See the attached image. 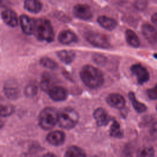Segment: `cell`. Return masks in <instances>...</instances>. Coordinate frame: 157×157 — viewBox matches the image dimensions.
<instances>
[{"label": "cell", "instance_id": "83f0119b", "mask_svg": "<svg viewBox=\"0 0 157 157\" xmlns=\"http://www.w3.org/2000/svg\"><path fill=\"white\" fill-rule=\"evenodd\" d=\"M155 150L151 147H144L138 150L137 157H154Z\"/></svg>", "mask_w": 157, "mask_h": 157}, {"label": "cell", "instance_id": "9a60e30c", "mask_svg": "<svg viewBox=\"0 0 157 157\" xmlns=\"http://www.w3.org/2000/svg\"><path fill=\"white\" fill-rule=\"evenodd\" d=\"M93 117L96 124L99 126L107 125L110 120L107 112L104 109L101 107H99L94 110L93 113Z\"/></svg>", "mask_w": 157, "mask_h": 157}, {"label": "cell", "instance_id": "7a4b0ae2", "mask_svg": "<svg viewBox=\"0 0 157 157\" xmlns=\"http://www.w3.org/2000/svg\"><path fill=\"white\" fill-rule=\"evenodd\" d=\"M33 34L41 41L51 42L54 40L55 34L51 22L45 18L35 20V26Z\"/></svg>", "mask_w": 157, "mask_h": 157}, {"label": "cell", "instance_id": "9c48e42d", "mask_svg": "<svg viewBox=\"0 0 157 157\" xmlns=\"http://www.w3.org/2000/svg\"><path fill=\"white\" fill-rule=\"evenodd\" d=\"M19 21L23 32L26 35H31L34 33L35 20L26 15H21L19 18Z\"/></svg>", "mask_w": 157, "mask_h": 157}, {"label": "cell", "instance_id": "52a82bcc", "mask_svg": "<svg viewBox=\"0 0 157 157\" xmlns=\"http://www.w3.org/2000/svg\"><path fill=\"white\" fill-rule=\"evenodd\" d=\"M74 15L78 19L88 20L93 17L91 7L85 4H77L73 8Z\"/></svg>", "mask_w": 157, "mask_h": 157}, {"label": "cell", "instance_id": "e0dca14e", "mask_svg": "<svg viewBox=\"0 0 157 157\" xmlns=\"http://www.w3.org/2000/svg\"><path fill=\"white\" fill-rule=\"evenodd\" d=\"M15 112L13 105L3 98H0V117H9Z\"/></svg>", "mask_w": 157, "mask_h": 157}, {"label": "cell", "instance_id": "74e56055", "mask_svg": "<svg viewBox=\"0 0 157 157\" xmlns=\"http://www.w3.org/2000/svg\"><path fill=\"white\" fill-rule=\"evenodd\" d=\"M156 112H157V107H156Z\"/></svg>", "mask_w": 157, "mask_h": 157}, {"label": "cell", "instance_id": "836d02e7", "mask_svg": "<svg viewBox=\"0 0 157 157\" xmlns=\"http://www.w3.org/2000/svg\"><path fill=\"white\" fill-rule=\"evenodd\" d=\"M40 157H58V156L52 153H47L44 154L43 155H42Z\"/></svg>", "mask_w": 157, "mask_h": 157}, {"label": "cell", "instance_id": "f546056e", "mask_svg": "<svg viewBox=\"0 0 157 157\" xmlns=\"http://www.w3.org/2000/svg\"><path fill=\"white\" fill-rule=\"evenodd\" d=\"M147 94L150 99H157V84L154 87L148 89L147 90Z\"/></svg>", "mask_w": 157, "mask_h": 157}, {"label": "cell", "instance_id": "5b68a950", "mask_svg": "<svg viewBox=\"0 0 157 157\" xmlns=\"http://www.w3.org/2000/svg\"><path fill=\"white\" fill-rule=\"evenodd\" d=\"M84 37L86 41L91 45L101 48H109L110 47V44L107 36L97 31H86Z\"/></svg>", "mask_w": 157, "mask_h": 157}, {"label": "cell", "instance_id": "ba28073f", "mask_svg": "<svg viewBox=\"0 0 157 157\" xmlns=\"http://www.w3.org/2000/svg\"><path fill=\"white\" fill-rule=\"evenodd\" d=\"M131 71L136 76L139 84L147 82L150 78V74L147 69L140 64H134L131 66Z\"/></svg>", "mask_w": 157, "mask_h": 157}, {"label": "cell", "instance_id": "8d00e7d4", "mask_svg": "<svg viewBox=\"0 0 157 157\" xmlns=\"http://www.w3.org/2000/svg\"><path fill=\"white\" fill-rule=\"evenodd\" d=\"M125 157H132L131 155H126Z\"/></svg>", "mask_w": 157, "mask_h": 157}, {"label": "cell", "instance_id": "7402d4cb", "mask_svg": "<svg viewBox=\"0 0 157 157\" xmlns=\"http://www.w3.org/2000/svg\"><path fill=\"white\" fill-rule=\"evenodd\" d=\"M64 157H86V153L81 148L72 145L66 151Z\"/></svg>", "mask_w": 157, "mask_h": 157}, {"label": "cell", "instance_id": "30bf717a", "mask_svg": "<svg viewBox=\"0 0 157 157\" xmlns=\"http://www.w3.org/2000/svg\"><path fill=\"white\" fill-rule=\"evenodd\" d=\"M142 33L148 43L155 44L157 42V31L149 23H144L142 26Z\"/></svg>", "mask_w": 157, "mask_h": 157}, {"label": "cell", "instance_id": "4fadbf2b", "mask_svg": "<svg viewBox=\"0 0 157 157\" xmlns=\"http://www.w3.org/2000/svg\"><path fill=\"white\" fill-rule=\"evenodd\" d=\"M46 139L50 144L53 146H60L65 141V134L61 131H52L47 134Z\"/></svg>", "mask_w": 157, "mask_h": 157}, {"label": "cell", "instance_id": "277c9868", "mask_svg": "<svg viewBox=\"0 0 157 157\" xmlns=\"http://www.w3.org/2000/svg\"><path fill=\"white\" fill-rule=\"evenodd\" d=\"M58 112L53 107L44 108L39 115V124L44 130L53 129L58 123Z\"/></svg>", "mask_w": 157, "mask_h": 157}, {"label": "cell", "instance_id": "e575fe53", "mask_svg": "<svg viewBox=\"0 0 157 157\" xmlns=\"http://www.w3.org/2000/svg\"><path fill=\"white\" fill-rule=\"evenodd\" d=\"M4 126V121H2V120L0 118V129H1Z\"/></svg>", "mask_w": 157, "mask_h": 157}, {"label": "cell", "instance_id": "f1b7e54d", "mask_svg": "<svg viewBox=\"0 0 157 157\" xmlns=\"http://www.w3.org/2000/svg\"><path fill=\"white\" fill-rule=\"evenodd\" d=\"M93 59L94 62L95 63H96L97 64L100 65V66H103L105 64L107 58L104 55H103L102 54L95 53L93 56Z\"/></svg>", "mask_w": 157, "mask_h": 157}, {"label": "cell", "instance_id": "d4e9b609", "mask_svg": "<svg viewBox=\"0 0 157 157\" xmlns=\"http://www.w3.org/2000/svg\"><path fill=\"white\" fill-rule=\"evenodd\" d=\"M110 135L115 138H121L123 136V131L120 126V124L116 120L113 121V123L110 128Z\"/></svg>", "mask_w": 157, "mask_h": 157}, {"label": "cell", "instance_id": "8fae6325", "mask_svg": "<svg viewBox=\"0 0 157 157\" xmlns=\"http://www.w3.org/2000/svg\"><path fill=\"white\" fill-rule=\"evenodd\" d=\"M1 18L3 21L9 26L12 28L16 27L18 24V18L16 13L11 9H7L2 11Z\"/></svg>", "mask_w": 157, "mask_h": 157}, {"label": "cell", "instance_id": "44dd1931", "mask_svg": "<svg viewBox=\"0 0 157 157\" xmlns=\"http://www.w3.org/2000/svg\"><path fill=\"white\" fill-rule=\"evenodd\" d=\"M125 37L127 43L131 47L137 48L140 45V40L134 31L127 29L125 33Z\"/></svg>", "mask_w": 157, "mask_h": 157}, {"label": "cell", "instance_id": "d590c367", "mask_svg": "<svg viewBox=\"0 0 157 157\" xmlns=\"http://www.w3.org/2000/svg\"><path fill=\"white\" fill-rule=\"evenodd\" d=\"M153 56H154V57H155V58H156L157 59V53L154 54V55H153Z\"/></svg>", "mask_w": 157, "mask_h": 157}, {"label": "cell", "instance_id": "d6a6232c", "mask_svg": "<svg viewBox=\"0 0 157 157\" xmlns=\"http://www.w3.org/2000/svg\"><path fill=\"white\" fill-rule=\"evenodd\" d=\"M151 20L153 22V23L157 26V12L152 15L151 17Z\"/></svg>", "mask_w": 157, "mask_h": 157}, {"label": "cell", "instance_id": "603a6c76", "mask_svg": "<svg viewBox=\"0 0 157 157\" xmlns=\"http://www.w3.org/2000/svg\"><path fill=\"white\" fill-rule=\"evenodd\" d=\"M53 86V82L50 74L47 72L44 73L40 83V88L41 90L48 92Z\"/></svg>", "mask_w": 157, "mask_h": 157}, {"label": "cell", "instance_id": "484cf974", "mask_svg": "<svg viewBox=\"0 0 157 157\" xmlns=\"http://www.w3.org/2000/svg\"><path fill=\"white\" fill-rule=\"evenodd\" d=\"M40 64L48 69H56L58 67V64L52 58L44 56L40 58L39 61Z\"/></svg>", "mask_w": 157, "mask_h": 157}, {"label": "cell", "instance_id": "6da1fadb", "mask_svg": "<svg viewBox=\"0 0 157 157\" xmlns=\"http://www.w3.org/2000/svg\"><path fill=\"white\" fill-rule=\"evenodd\" d=\"M80 77L83 83L90 88H99L104 82V75L101 71L89 64L82 67L80 72Z\"/></svg>", "mask_w": 157, "mask_h": 157}, {"label": "cell", "instance_id": "3957f363", "mask_svg": "<svg viewBox=\"0 0 157 157\" xmlns=\"http://www.w3.org/2000/svg\"><path fill=\"white\" fill-rule=\"evenodd\" d=\"M78 120V113L71 107H65L58 112V123L63 129H71L74 128Z\"/></svg>", "mask_w": 157, "mask_h": 157}, {"label": "cell", "instance_id": "ffe728a7", "mask_svg": "<svg viewBox=\"0 0 157 157\" xmlns=\"http://www.w3.org/2000/svg\"><path fill=\"white\" fill-rule=\"evenodd\" d=\"M58 58L64 63L71 64L75 58V53L71 50H61L56 52Z\"/></svg>", "mask_w": 157, "mask_h": 157}, {"label": "cell", "instance_id": "ac0fdd59", "mask_svg": "<svg viewBox=\"0 0 157 157\" xmlns=\"http://www.w3.org/2000/svg\"><path fill=\"white\" fill-rule=\"evenodd\" d=\"M97 21L100 26L109 31L113 30L117 26V22L115 19L105 15L99 16Z\"/></svg>", "mask_w": 157, "mask_h": 157}, {"label": "cell", "instance_id": "cb8c5ba5", "mask_svg": "<svg viewBox=\"0 0 157 157\" xmlns=\"http://www.w3.org/2000/svg\"><path fill=\"white\" fill-rule=\"evenodd\" d=\"M128 96L129 99L131 100L132 107H134L136 112H137L138 113H143L147 110V106L144 104L139 102L137 99L133 92L129 93Z\"/></svg>", "mask_w": 157, "mask_h": 157}, {"label": "cell", "instance_id": "5bb4252c", "mask_svg": "<svg viewBox=\"0 0 157 157\" xmlns=\"http://www.w3.org/2000/svg\"><path fill=\"white\" fill-rule=\"evenodd\" d=\"M107 104L112 107L121 109L123 108L126 104L124 97L118 93H111L106 98Z\"/></svg>", "mask_w": 157, "mask_h": 157}, {"label": "cell", "instance_id": "4316f807", "mask_svg": "<svg viewBox=\"0 0 157 157\" xmlns=\"http://www.w3.org/2000/svg\"><path fill=\"white\" fill-rule=\"evenodd\" d=\"M38 92V86L34 83L28 84L24 89V94L28 98L35 96Z\"/></svg>", "mask_w": 157, "mask_h": 157}, {"label": "cell", "instance_id": "7c38bea8", "mask_svg": "<svg viewBox=\"0 0 157 157\" xmlns=\"http://www.w3.org/2000/svg\"><path fill=\"white\" fill-rule=\"evenodd\" d=\"M49 97L54 101L60 102L66 99L67 97V92L66 90L59 86H53L48 91Z\"/></svg>", "mask_w": 157, "mask_h": 157}, {"label": "cell", "instance_id": "d6986e66", "mask_svg": "<svg viewBox=\"0 0 157 157\" xmlns=\"http://www.w3.org/2000/svg\"><path fill=\"white\" fill-rule=\"evenodd\" d=\"M24 8L33 13H37L42 9V4L40 0H25Z\"/></svg>", "mask_w": 157, "mask_h": 157}, {"label": "cell", "instance_id": "4dcf8cb0", "mask_svg": "<svg viewBox=\"0 0 157 157\" xmlns=\"http://www.w3.org/2000/svg\"><path fill=\"white\" fill-rule=\"evenodd\" d=\"M147 5V0H136L135 2V6L139 10H144Z\"/></svg>", "mask_w": 157, "mask_h": 157}, {"label": "cell", "instance_id": "8992f818", "mask_svg": "<svg viewBox=\"0 0 157 157\" xmlns=\"http://www.w3.org/2000/svg\"><path fill=\"white\" fill-rule=\"evenodd\" d=\"M3 91L6 98L10 100L17 99L20 95V88L14 80H9L4 83Z\"/></svg>", "mask_w": 157, "mask_h": 157}, {"label": "cell", "instance_id": "2e32d148", "mask_svg": "<svg viewBox=\"0 0 157 157\" xmlns=\"http://www.w3.org/2000/svg\"><path fill=\"white\" fill-rule=\"evenodd\" d=\"M58 41L64 45H68L77 41V37L74 33L70 30H63L58 36Z\"/></svg>", "mask_w": 157, "mask_h": 157}, {"label": "cell", "instance_id": "1f68e13d", "mask_svg": "<svg viewBox=\"0 0 157 157\" xmlns=\"http://www.w3.org/2000/svg\"><path fill=\"white\" fill-rule=\"evenodd\" d=\"M150 134L154 138H157V122L154 123L150 128Z\"/></svg>", "mask_w": 157, "mask_h": 157}]
</instances>
